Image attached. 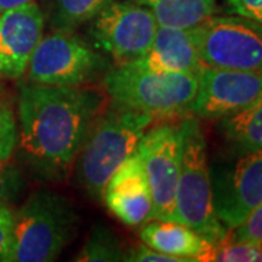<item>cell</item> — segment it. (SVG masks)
I'll return each instance as SVG.
<instances>
[{
    "instance_id": "1",
    "label": "cell",
    "mask_w": 262,
    "mask_h": 262,
    "mask_svg": "<svg viewBox=\"0 0 262 262\" xmlns=\"http://www.w3.org/2000/svg\"><path fill=\"white\" fill-rule=\"evenodd\" d=\"M103 95L84 86L28 83L19 89L20 147L46 178H61L101 117Z\"/></svg>"
},
{
    "instance_id": "2",
    "label": "cell",
    "mask_w": 262,
    "mask_h": 262,
    "mask_svg": "<svg viewBox=\"0 0 262 262\" xmlns=\"http://www.w3.org/2000/svg\"><path fill=\"white\" fill-rule=\"evenodd\" d=\"M155 121L147 113L114 106L98 118L79 153L77 179L89 195L101 200L106 182L139 147Z\"/></svg>"
},
{
    "instance_id": "3",
    "label": "cell",
    "mask_w": 262,
    "mask_h": 262,
    "mask_svg": "<svg viewBox=\"0 0 262 262\" xmlns=\"http://www.w3.org/2000/svg\"><path fill=\"white\" fill-rule=\"evenodd\" d=\"M179 133L181 165L173 222L188 226L208 242L215 244L225 237L227 229L215 214L206 137L194 117L179 122Z\"/></svg>"
},
{
    "instance_id": "4",
    "label": "cell",
    "mask_w": 262,
    "mask_h": 262,
    "mask_svg": "<svg viewBox=\"0 0 262 262\" xmlns=\"http://www.w3.org/2000/svg\"><path fill=\"white\" fill-rule=\"evenodd\" d=\"M79 219L64 196L37 191L13 213L9 262H51L75 237Z\"/></svg>"
},
{
    "instance_id": "5",
    "label": "cell",
    "mask_w": 262,
    "mask_h": 262,
    "mask_svg": "<svg viewBox=\"0 0 262 262\" xmlns=\"http://www.w3.org/2000/svg\"><path fill=\"white\" fill-rule=\"evenodd\" d=\"M114 106L156 117L189 111L198 89V73L155 72L118 64L103 76Z\"/></svg>"
},
{
    "instance_id": "6",
    "label": "cell",
    "mask_w": 262,
    "mask_h": 262,
    "mask_svg": "<svg viewBox=\"0 0 262 262\" xmlns=\"http://www.w3.org/2000/svg\"><path fill=\"white\" fill-rule=\"evenodd\" d=\"M192 31L203 66L262 73V24L213 15Z\"/></svg>"
},
{
    "instance_id": "7",
    "label": "cell",
    "mask_w": 262,
    "mask_h": 262,
    "mask_svg": "<svg viewBox=\"0 0 262 262\" xmlns=\"http://www.w3.org/2000/svg\"><path fill=\"white\" fill-rule=\"evenodd\" d=\"M102 54L72 31H54L42 35L31 57L28 79L50 86H84L106 73Z\"/></svg>"
},
{
    "instance_id": "8",
    "label": "cell",
    "mask_w": 262,
    "mask_h": 262,
    "mask_svg": "<svg viewBox=\"0 0 262 262\" xmlns=\"http://www.w3.org/2000/svg\"><path fill=\"white\" fill-rule=\"evenodd\" d=\"M158 20L137 2L114 0L89 20L92 47L124 64L144 56L158 31Z\"/></svg>"
},
{
    "instance_id": "9",
    "label": "cell",
    "mask_w": 262,
    "mask_h": 262,
    "mask_svg": "<svg viewBox=\"0 0 262 262\" xmlns=\"http://www.w3.org/2000/svg\"><path fill=\"white\" fill-rule=\"evenodd\" d=\"M136 151L140 155L149 182L153 200V219L173 220L181 165L179 122L150 125Z\"/></svg>"
},
{
    "instance_id": "10",
    "label": "cell",
    "mask_w": 262,
    "mask_h": 262,
    "mask_svg": "<svg viewBox=\"0 0 262 262\" xmlns=\"http://www.w3.org/2000/svg\"><path fill=\"white\" fill-rule=\"evenodd\" d=\"M262 96V73L214 69L198 72V89L189 111L203 118H225Z\"/></svg>"
},
{
    "instance_id": "11",
    "label": "cell",
    "mask_w": 262,
    "mask_h": 262,
    "mask_svg": "<svg viewBox=\"0 0 262 262\" xmlns=\"http://www.w3.org/2000/svg\"><path fill=\"white\" fill-rule=\"evenodd\" d=\"M217 219L227 230L262 201V150H245L226 172L211 178Z\"/></svg>"
},
{
    "instance_id": "12",
    "label": "cell",
    "mask_w": 262,
    "mask_h": 262,
    "mask_svg": "<svg viewBox=\"0 0 262 262\" xmlns=\"http://www.w3.org/2000/svg\"><path fill=\"white\" fill-rule=\"evenodd\" d=\"M46 16L35 0L0 13V76L19 79L44 35Z\"/></svg>"
},
{
    "instance_id": "13",
    "label": "cell",
    "mask_w": 262,
    "mask_h": 262,
    "mask_svg": "<svg viewBox=\"0 0 262 262\" xmlns=\"http://www.w3.org/2000/svg\"><path fill=\"white\" fill-rule=\"evenodd\" d=\"M101 201L121 223L141 226L153 219V200L140 155L136 151L115 170L103 188Z\"/></svg>"
},
{
    "instance_id": "14",
    "label": "cell",
    "mask_w": 262,
    "mask_h": 262,
    "mask_svg": "<svg viewBox=\"0 0 262 262\" xmlns=\"http://www.w3.org/2000/svg\"><path fill=\"white\" fill-rule=\"evenodd\" d=\"M155 72L198 73L204 66L196 51L192 28L158 27L153 42L144 56L124 63Z\"/></svg>"
},
{
    "instance_id": "15",
    "label": "cell",
    "mask_w": 262,
    "mask_h": 262,
    "mask_svg": "<svg viewBox=\"0 0 262 262\" xmlns=\"http://www.w3.org/2000/svg\"><path fill=\"white\" fill-rule=\"evenodd\" d=\"M144 245L162 253L178 258L181 262H206L211 242L188 226L173 220H149L141 227Z\"/></svg>"
},
{
    "instance_id": "16",
    "label": "cell",
    "mask_w": 262,
    "mask_h": 262,
    "mask_svg": "<svg viewBox=\"0 0 262 262\" xmlns=\"http://www.w3.org/2000/svg\"><path fill=\"white\" fill-rule=\"evenodd\" d=\"M162 27L194 28L214 15L215 0H136Z\"/></svg>"
},
{
    "instance_id": "17",
    "label": "cell",
    "mask_w": 262,
    "mask_h": 262,
    "mask_svg": "<svg viewBox=\"0 0 262 262\" xmlns=\"http://www.w3.org/2000/svg\"><path fill=\"white\" fill-rule=\"evenodd\" d=\"M222 128L244 150H262V96L239 113L225 117Z\"/></svg>"
},
{
    "instance_id": "18",
    "label": "cell",
    "mask_w": 262,
    "mask_h": 262,
    "mask_svg": "<svg viewBox=\"0 0 262 262\" xmlns=\"http://www.w3.org/2000/svg\"><path fill=\"white\" fill-rule=\"evenodd\" d=\"M48 20L54 31H73L98 15L114 0H46Z\"/></svg>"
},
{
    "instance_id": "19",
    "label": "cell",
    "mask_w": 262,
    "mask_h": 262,
    "mask_svg": "<svg viewBox=\"0 0 262 262\" xmlns=\"http://www.w3.org/2000/svg\"><path fill=\"white\" fill-rule=\"evenodd\" d=\"M121 241L111 229L103 225H95L82 249L76 255L77 262H117L124 261Z\"/></svg>"
},
{
    "instance_id": "20",
    "label": "cell",
    "mask_w": 262,
    "mask_h": 262,
    "mask_svg": "<svg viewBox=\"0 0 262 262\" xmlns=\"http://www.w3.org/2000/svg\"><path fill=\"white\" fill-rule=\"evenodd\" d=\"M207 261L220 262H262V245L237 242L223 237L211 245Z\"/></svg>"
},
{
    "instance_id": "21",
    "label": "cell",
    "mask_w": 262,
    "mask_h": 262,
    "mask_svg": "<svg viewBox=\"0 0 262 262\" xmlns=\"http://www.w3.org/2000/svg\"><path fill=\"white\" fill-rule=\"evenodd\" d=\"M226 237L237 242L262 245V201L241 225L227 230Z\"/></svg>"
},
{
    "instance_id": "22",
    "label": "cell",
    "mask_w": 262,
    "mask_h": 262,
    "mask_svg": "<svg viewBox=\"0 0 262 262\" xmlns=\"http://www.w3.org/2000/svg\"><path fill=\"white\" fill-rule=\"evenodd\" d=\"M18 141L15 117L6 103L0 101V162L9 160Z\"/></svg>"
},
{
    "instance_id": "23",
    "label": "cell",
    "mask_w": 262,
    "mask_h": 262,
    "mask_svg": "<svg viewBox=\"0 0 262 262\" xmlns=\"http://www.w3.org/2000/svg\"><path fill=\"white\" fill-rule=\"evenodd\" d=\"M24 187V179L18 169L12 166L9 160L0 162V201L6 203L13 200Z\"/></svg>"
},
{
    "instance_id": "24",
    "label": "cell",
    "mask_w": 262,
    "mask_h": 262,
    "mask_svg": "<svg viewBox=\"0 0 262 262\" xmlns=\"http://www.w3.org/2000/svg\"><path fill=\"white\" fill-rule=\"evenodd\" d=\"M13 233V213L0 201V262H9Z\"/></svg>"
},
{
    "instance_id": "25",
    "label": "cell",
    "mask_w": 262,
    "mask_h": 262,
    "mask_svg": "<svg viewBox=\"0 0 262 262\" xmlns=\"http://www.w3.org/2000/svg\"><path fill=\"white\" fill-rule=\"evenodd\" d=\"M124 261L131 262H181L178 258L162 253L147 245H139L124 253Z\"/></svg>"
},
{
    "instance_id": "26",
    "label": "cell",
    "mask_w": 262,
    "mask_h": 262,
    "mask_svg": "<svg viewBox=\"0 0 262 262\" xmlns=\"http://www.w3.org/2000/svg\"><path fill=\"white\" fill-rule=\"evenodd\" d=\"M227 3L236 15L262 24V0H227Z\"/></svg>"
},
{
    "instance_id": "27",
    "label": "cell",
    "mask_w": 262,
    "mask_h": 262,
    "mask_svg": "<svg viewBox=\"0 0 262 262\" xmlns=\"http://www.w3.org/2000/svg\"><path fill=\"white\" fill-rule=\"evenodd\" d=\"M27 2H31V0H0V13L5 10L12 9L15 6H19V5H24Z\"/></svg>"
}]
</instances>
